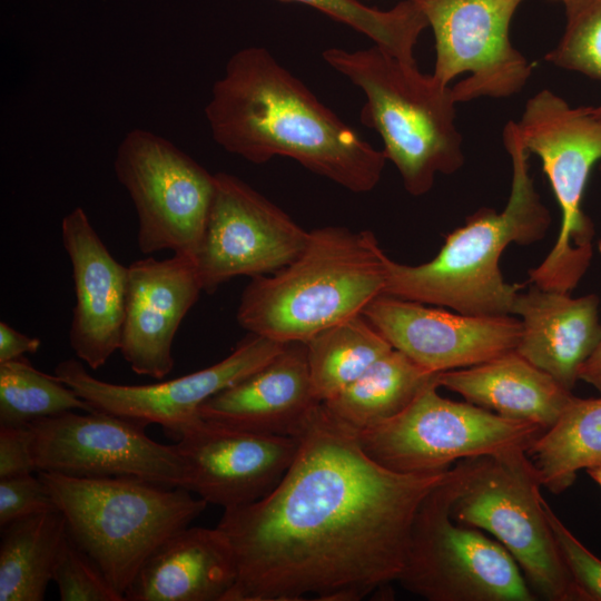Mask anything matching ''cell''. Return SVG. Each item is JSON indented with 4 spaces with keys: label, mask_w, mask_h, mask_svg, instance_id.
Returning a JSON list of instances; mask_svg holds the SVG:
<instances>
[{
    "label": "cell",
    "mask_w": 601,
    "mask_h": 601,
    "mask_svg": "<svg viewBox=\"0 0 601 601\" xmlns=\"http://www.w3.org/2000/svg\"><path fill=\"white\" fill-rule=\"evenodd\" d=\"M278 485L224 510L237 580L226 601H358L397 581L416 512L446 477L392 471L321 403Z\"/></svg>",
    "instance_id": "1"
},
{
    "label": "cell",
    "mask_w": 601,
    "mask_h": 601,
    "mask_svg": "<svg viewBox=\"0 0 601 601\" xmlns=\"http://www.w3.org/2000/svg\"><path fill=\"white\" fill-rule=\"evenodd\" d=\"M205 115L214 140L254 164L288 157L353 193L371 191L386 157L265 48L234 53Z\"/></svg>",
    "instance_id": "2"
},
{
    "label": "cell",
    "mask_w": 601,
    "mask_h": 601,
    "mask_svg": "<svg viewBox=\"0 0 601 601\" xmlns=\"http://www.w3.org/2000/svg\"><path fill=\"white\" fill-rule=\"evenodd\" d=\"M503 142L512 162L511 193L503 210L482 207L467 216L427 263L405 265L390 258L384 295L466 315H512L523 285L504 280L500 257L512 243L526 246L543 239L551 215L530 175V154L516 122L506 124Z\"/></svg>",
    "instance_id": "3"
},
{
    "label": "cell",
    "mask_w": 601,
    "mask_h": 601,
    "mask_svg": "<svg viewBox=\"0 0 601 601\" xmlns=\"http://www.w3.org/2000/svg\"><path fill=\"white\" fill-rule=\"evenodd\" d=\"M390 257L371 230L341 226L309 230L299 255L250 278L237 308L248 333L282 344L306 343L384 295Z\"/></svg>",
    "instance_id": "4"
},
{
    "label": "cell",
    "mask_w": 601,
    "mask_h": 601,
    "mask_svg": "<svg viewBox=\"0 0 601 601\" xmlns=\"http://www.w3.org/2000/svg\"><path fill=\"white\" fill-rule=\"evenodd\" d=\"M323 58L364 91L361 121L381 136L384 155L408 194L428 193L437 174L463 166L452 87L422 73L415 59H401L376 45L355 51L331 48Z\"/></svg>",
    "instance_id": "5"
},
{
    "label": "cell",
    "mask_w": 601,
    "mask_h": 601,
    "mask_svg": "<svg viewBox=\"0 0 601 601\" xmlns=\"http://www.w3.org/2000/svg\"><path fill=\"white\" fill-rule=\"evenodd\" d=\"M38 475L63 514L69 536L124 598L147 558L208 504L185 487L138 479Z\"/></svg>",
    "instance_id": "6"
},
{
    "label": "cell",
    "mask_w": 601,
    "mask_h": 601,
    "mask_svg": "<svg viewBox=\"0 0 601 601\" xmlns=\"http://www.w3.org/2000/svg\"><path fill=\"white\" fill-rule=\"evenodd\" d=\"M462 467L451 505L453 520L492 534L516 561L536 597L585 601L560 554L526 449L464 459Z\"/></svg>",
    "instance_id": "7"
},
{
    "label": "cell",
    "mask_w": 601,
    "mask_h": 601,
    "mask_svg": "<svg viewBox=\"0 0 601 601\" xmlns=\"http://www.w3.org/2000/svg\"><path fill=\"white\" fill-rule=\"evenodd\" d=\"M520 139L536 155L561 211L553 248L529 270V283L571 293L587 273L594 225L582 201L593 166L601 160V110L571 107L562 97L542 89L531 97L516 122Z\"/></svg>",
    "instance_id": "8"
},
{
    "label": "cell",
    "mask_w": 601,
    "mask_h": 601,
    "mask_svg": "<svg viewBox=\"0 0 601 601\" xmlns=\"http://www.w3.org/2000/svg\"><path fill=\"white\" fill-rule=\"evenodd\" d=\"M462 469L461 460L421 503L397 582L428 601L536 600L519 564L500 542L451 516Z\"/></svg>",
    "instance_id": "9"
},
{
    "label": "cell",
    "mask_w": 601,
    "mask_h": 601,
    "mask_svg": "<svg viewBox=\"0 0 601 601\" xmlns=\"http://www.w3.org/2000/svg\"><path fill=\"white\" fill-rule=\"evenodd\" d=\"M437 388V383L431 384L397 415L356 432L364 452L398 473H439L464 459L528 449L544 431L466 401L445 398Z\"/></svg>",
    "instance_id": "10"
},
{
    "label": "cell",
    "mask_w": 601,
    "mask_h": 601,
    "mask_svg": "<svg viewBox=\"0 0 601 601\" xmlns=\"http://www.w3.org/2000/svg\"><path fill=\"white\" fill-rule=\"evenodd\" d=\"M115 173L138 218L139 250H170L195 258L215 193V174L168 139L145 129L118 146Z\"/></svg>",
    "instance_id": "11"
},
{
    "label": "cell",
    "mask_w": 601,
    "mask_h": 601,
    "mask_svg": "<svg viewBox=\"0 0 601 601\" xmlns=\"http://www.w3.org/2000/svg\"><path fill=\"white\" fill-rule=\"evenodd\" d=\"M28 428L37 472L188 486L187 465L177 445L155 442L134 421L98 410L67 411L35 421Z\"/></svg>",
    "instance_id": "12"
},
{
    "label": "cell",
    "mask_w": 601,
    "mask_h": 601,
    "mask_svg": "<svg viewBox=\"0 0 601 601\" xmlns=\"http://www.w3.org/2000/svg\"><path fill=\"white\" fill-rule=\"evenodd\" d=\"M423 12L435 39L433 76L443 85L469 72L452 87L454 99L518 95L533 65L513 47L511 19L522 0H412Z\"/></svg>",
    "instance_id": "13"
},
{
    "label": "cell",
    "mask_w": 601,
    "mask_h": 601,
    "mask_svg": "<svg viewBox=\"0 0 601 601\" xmlns=\"http://www.w3.org/2000/svg\"><path fill=\"white\" fill-rule=\"evenodd\" d=\"M309 231L240 178L215 174V193L195 256L203 290L226 282L272 274L293 262Z\"/></svg>",
    "instance_id": "14"
},
{
    "label": "cell",
    "mask_w": 601,
    "mask_h": 601,
    "mask_svg": "<svg viewBox=\"0 0 601 601\" xmlns=\"http://www.w3.org/2000/svg\"><path fill=\"white\" fill-rule=\"evenodd\" d=\"M285 344L249 333L224 359L200 371L154 384L105 382L75 358L57 364L55 375L93 410L144 425L159 424L176 440L181 428L198 417L211 396L249 376L276 356Z\"/></svg>",
    "instance_id": "15"
},
{
    "label": "cell",
    "mask_w": 601,
    "mask_h": 601,
    "mask_svg": "<svg viewBox=\"0 0 601 601\" xmlns=\"http://www.w3.org/2000/svg\"><path fill=\"white\" fill-rule=\"evenodd\" d=\"M188 470L187 490L226 509L259 501L290 467L296 436L259 434L200 418L185 425L175 443Z\"/></svg>",
    "instance_id": "16"
},
{
    "label": "cell",
    "mask_w": 601,
    "mask_h": 601,
    "mask_svg": "<svg viewBox=\"0 0 601 601\" xmlns=\"http://www.w3.org/2000/svg\"><path fill=\"white\" fill-rule=\"evenodd\" d=\"M363 315L393 348L442 373L474 366L514 351L521 321L511 315H466L381 295Z\"/></svg>",
    "instance_id": "17"
},
{
    "label": "cell",
    "mask_w": 601,
    "mask_h": 601,
    "mask_svg": "<svg viewBox=\"0 0 601 601\" xmlns=\"http://www.w3.org/2000/svg\"><path fill=\"white\" fill-rule=\"evenodd\" d=\"M201 292L191 256H149L128 266L119 351L136 374L162 380L171 372L176 333Z\"/></svg>",
    "instance_id": "18"
},
{
    "label": "cell",
    "mask_w": 601,
    "mask_h": 601,
    "mask_svg": "<svg viewBox=\"0 0 601 601\" xmlns=\"http://www.w3.org/2000/svg\"><path fill=\"white\" fill-rule=\"evenodd\" d=\"M61 235L76 295L70 346L81 362L98 370L120 347L128 267L109 253L81 207L63 217Z\"/></svg>",
    "instance_id": "19"
},
{
    "label": "cell",
    "mask_w": 601,
    "mask_h": 601,
    "mask_svg": "<svg viewBox=\"0 0 601 601\" xmlns=\"http://www.w3.org/2000/svg\"><path fill=\"white\" fill-rule=\"evenodd\" d=\"M321 402L313 392L305 343L284 345L259 370L208 398L203 420L259 434L296 436Z\"/></svg>",
    "instance_id": "20"
},
{
    "label": "cell",
    "mask_w": 601,
    "mask_h": 601,
    "mask_svg": "<svg viewBox=\"0 0 601 601\" xmlns=\"http://www.w3.org/2000/svg\"><path fill=\"white\" fill-rule=\"evenodd\" d=\"M599 305L595 294L571 297L532 284L514 300L512 315L521 321L515 351L571 392L600 338Z\"/></svg>",
    "instance_id": "21"
},
{
    "label": "cell",
    "mask_w": 601,
    "mask_h": 601,
    "mask_svg": "<svg viewBox=\"0 0 601 601\" xmlns=\"http://www.w3.org/2000/svg\"><path fill=\"white\" fill-rule=\"evenodd\" d=\"M237 574L234 549L220 529L187 526L147 558L125 600L226 601Z\"/></svg>",
    "instance_id": "22"
},
{
    "label": "cell",
    "mask_w": 601,
    "mask_h": 601,
    "mask_svg": "<svg viewBox=\"0 0 601 601\" xmlns=\"http://www.w3.org/2000/svg\"><path fill=\"white\" fill-rule=\"evenodd\" d=\"M437 384L469 403L544 430L573 396L515 349L474 366L439 373Z\"/></svg>",
    "instance_id": "23"
},
{
    "label": "cell",
    "mask_w": 601,
    "mask_h": 601,
    "mask_svg": "<svg viewBox=\"0 0 601 601\" xmlns=\"http://www.w3.org/2000/svg\"><path fill=\"white\" fill-rule=\"evenodd\" d=\"M437 374L393 348L323 404L336 418L358 432L401 413L423 390L437 383Z\"/></svg>",
    "instance_id": "24"
},
{
    "label": "cell",
    "mask_w": 601,
    "mask_h": 601,
    "mask_svg": "<svg viewBox=\"0 0 601 601\" xmlns=\"http://www.w3.org/2000/svg\"><path fill=\"white\" fill-rule=\"evenodd\" d=\"M542 486L558 494L580 470L601 466V394L572 396L556 421L526 449Z\"/></svg>",
    "instance_id": "25"
},
{
    "label": "cell",
    "mask_w": 601,
    "mask_h": 601,
    "mask_svg": "<svg viewBox=\"0 0 601 601\" xmlns=\"http://www.w3.org/2000/svg\"><path fill=\"white\" fill-rule=\"evenodd\" d=\"M66 531L58 509L1 526L0 601L43 600Z\"/></svg>",
    "instance_id": "26"
},
{
    "label": "cell",
    "mask_w": 601,
    "mask_h": 601,
    "mask_svg": "<svg viewBox=\"0 0 601 601\" xmlns=\"http://www.w3.org/2000/svg\"><path fill=\"white\" fill-rule=\"evenodd\" d=\"M305 345L313 392L321 403L339 394L393 349L363 314L324 329Z\"/></svg>",
    "instance_id": "27"
},
{
    "label": "cell",
    "mask_w": 601,
    "mask_h": 601,
    "mask_svg": "<svg viewBox=\"0 0 601 601\" xmlns=\"http://www.w3.org/2000/svg\"><path fill=\"white\" fill-rule=\"evenodd\" d=\"M75 410L93 411L55 374L38 371L24 356L0 363V425L28 426Z\"/></svg>",
    "instance_id": "28"
},
{
    "label": "cell",
    "mask_w": 601,
    "mask_h": 601,
    "mask_svg": "<svg viewBox=\"0 0 601 601\" xmlns=\"http://www.w3.org/2000/svg\"><path fill=\"white\" fill-rule=\"evenodd\" d=\"M314 7L371 38L376 46L401 59H414L413 49L427 21L412 0L388 11L366 7L357 0H287Z\"/></svg>",
    "instance_id": "29"
},
{
    "label": "cell",
    "mask_w": 601,
    "mask_h": 601,
    "mask_svg": "<svg viewBox=\"0 0 601 601\" xmlns=\"http://www.w3.org/2000/svg\"><path fill=\"white\" fill-rule=\"evenodd\" d=\"M565 28L544 59L565 70L601 80V0H568ZM601 110V105L598 106Z\"/></svg>",
    "instance_id": "30"
},
{
    "label": "cell",
    "mask_w": 601,
    "mask_h": 601,
    "mask_svg": "<svg viewBox=\"0 0 601 601\" xmlns=\"http://www.w3.org/2000/svg\"><path fill=\"white\" fill-rule=\"evenodd\" d=\"M61 601H124L98 565L66 534L52 571Z\"/></svg>",
    "instance_id": "31"
},
{
    "label": "cell",
    "mask_w": 601,
    "mask_h": 601,
    "mask_svg": "<svg viewBox=\"0 0 601 601\" xmlns=\"http://www.w3.org/2000/svg\"><path fill=\"white\" fill-rule=\"evenodd\" d=\"M546 518L563 562L585 601H601V560L585 548L544 500Z\"/></svg>",
    "instance_id": "32"
},
{
    "label": "cell",
    "mask_w": 601,
    "mask_h": 601,
    "mask_svg": "<svg viewBox=\"0 0 601 601\" xmlns=\"http://www.w3.org/2000/svg\"><path fill=\"white\" fill-rule=\"evenodd\" d=\"M58 509L53 497L32 473L0 479V528L33 514Z\"/></svg>",
    "instance_id": "33"
},
{
    "label": "cell",
    "mask_w": 601,
    "mask_h": 601,
    "mask_svg": "<svg viewBox=\"0 0 601 601\" xmlns=\"http://www.w3.org/2000/svg\"><path fill=\"white\" fill-rule=\"evenodd\" d=\"M36 471L28 426L0 425V479Z\"/></svg>",
    "instance_id": "34"
},
{
    "label": "cell",
    "mask_w": 601,
    "mask_h": 601,
    "mask_svg": "<svg viewBox=\"0 0 601 601\" xmlns=\"http://www.w3.org/2000/svg\"><path fill=\"white\" fill-rule=\"evenodd\" d=\"M41 346V341L21 334L6 322L0 323V363L14 361L24 354H35Z\"/></svg>",
    "instance_id": "35"
},
{
    "label": "cell",
    "mask_w": 601,
    "mask_h": 601,
    "mask_svg": "<svg viewBox=\"0 0 601 601\" xmlns=\"http://www.w3.org/2000/svg\"><path fill=\"white\" fill-rule=\"evenodd\" d=\"M579 380L590 384L601 394V334L594 351L579 370Z\"/></svg>",
    "instance_id": "36"
},
{
    "label": "cell",
    "mask_w": 601,
    "mask_h": 601,
    "mask_svg": "<svg viewBox=\"0 0 601 601\" xmlns=\"http://www.w3.org/2000/svg\"><path fill=\"white\" fill-rule=\"evenodd\" d=\"M590 477L601 487V466L587 470Z\"/></svg>",
    "instance_id": "37"
},
{
    "label": "cell",
    "mask_w": 601,
    "mask_h": 601,
    "mask_svg": "<svg viewBox=\"0 0 601 601\" xmlns=\"http://www.w3.org/2000/svg\"><path fill=\"white\" fill-rule=\"evenodd\" d=\"M599 169H600V173H601V165H600ZM597 248H598V252H599V254L601 256V239L598 240Z\"/></svg>",
    "instance_id": "38"
},
{
    "label": "cell",
    "mask_w": 601,
    "mask_h": 601,
    "mask_svg": "<svg viewBox=\"0 0 601 601\" xmlns=\"http://www.w3.org/2000/svg\"><path fill=\"white\" fill-rule=\"evenodd\" d=\"M560 1H562V2L564 3V2L568 1V0H560Z\"/></svg>",
    "instance_id": "39"
}]
</instances>
